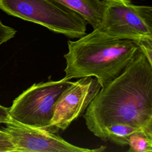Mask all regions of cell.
<instances>
[{"mask_svg": "<svg viewBox=\"0 0 152 152\" xmlns=\"http://www.w3.org/2000/svg\"><path fill=\"white\" fill-rule=\"evenodd\" d=\"M90 131L107 141L106 128L126 124L152 134V63L138 49L123 72L101 88L84 111Z\"/></svg>", "mask_w": 152, "mask_h": 152, "instance_id": "cell-1", "label": "cell"}, {"mask_svg": "<svg viewBox=\"0 0 152 152\" xmlns=\"http://www.w3.org/2000/svg\"><path fill=\"white\" fill-rule=\"evenodd\" d=\"M67 44L64 78L94 77L101 88L123 72L139 49L136 42L112 38L97 28Z\"/></svg>", "mask_w": 152, "mask_h": 152, "instance_id": "cell-2", "label": "cell"}, {"mask_svg": "<svg viewBox=\"0 0 152 152\" xmlns=\"http://www.w3.org/2000/svg\"><path fill=\"white\" fill-rule=\"evenodd\" d=\"M0 9L69 38L86 34L87 21L78 13L53 0H0Z\"/></svg>", "mask_w": 152, "mask_h": 152, "instance_id": "cell-3", "label": "cell"}, {"mask_svg": "<svg viewBox=\"0 0 152 152\" xmlns=\"http://www.w3.org/2000/svg\"><path fill=\"white\" fill-rule=\"evenodd\" d=\"M104 14L97 28L112 38L136 42L152 40V7L131 0H103Z\"/></svg>", "mask_w": 152, "mask_h": 152, "instance_id": "cell-4", "label": "cell"}, {"mask_svg": "<svg viewBox=\"0 0 152 152\" xmlns=\"http://www.w3.org/2000/svg\"><path fill=\"white\" fill-rule=\"evenodd\" d=\"M72 81L62 78L33 84L16 97L8 113L13 119L28 126L47 129L51 122L54 106L63 91Z\"/></svg>", "mask_w": 152, "mask_h": 152, "instance_id": "cell-5", "label": "cell"}, {"mask_svg": "<svg viewBox=\"0 0 152 152\" xmlns=\"http://www.w3.org/2000/svg\"><path fill=\"white\" fill-rule=\"evenodd\" d=\"M101 88L96 78L84 77L72 82L56 100L51 122L46 130L58 133L64 131L84 112Z\"/></svg>", "mask_w": 152, "mask_h": 152, "instance_id": "cell-6", "label": "cell"}, {"mask_svg": "<svg viewBox=\"0 0 152 152\" xmlns=\"http://www.w3.org/2000/svg\"><path fill=\"white\" fill-rule=\"evenodd\" d=\"M3 130L10 137L15 151L101 152L106 147L90 149L74 145L56 133L23 124L10 117Z\"/></svg>", "mask_w": 152, "mask_h": 152, "instance_id": "cell-7", "label": "cell"}, {"mask_svg": "<svg viewBox=\"0 0 152 152\" xmlns=\"http://www.w3.org/2000/svg\"><path fill=\"white\" fill-rule=\"evenodd\" d=\"M80 14L93 29L101 24L104 14L103 0H53Z\"/></svg>", "mask_w": 152, "mask_h": 152, "instance_id": "cell-8", "label": "cell"}, {"mask_svg": "<svg viewBox=\"0 0 152 152\" xmlns=\"http://www.w3.org/2000/svg\"><path fill=\"white\" fill-rule=\"evenodd\" d=\"M143 130L126 124H115L106 128V133L107 140L113 143L120 145H128L130 135L137 131Z\"/></svg>", "mask_w": 152, "mask_h": 152, "instance_id": "cell-9", "label": "cell"}, {"mask_svg": "<svg viewBox=\"0 0 152 152\" xmlns=\"http://www.w3.org/2000/svg\"><path fill=\"white\" fill-rule=\"evenodd\" d=\"M129 152H151L152 134L144 130L132 133L129 138Z\"/></svg>", "mask_w": 152, "mask_h": 152, "instance_id": "cell-10", "label": "cell"}, {"mask_svg": "<svg viewBox=\"0 0 152 152\" xmlns=\"http://www.w3.org/2000/svg\"><path fill=\"white\" fill-rule=\"evenodd\" d=\"M12 151H15V148L10 135L3 129H0V152Z\"/></svg>", "mask_w": 152, "mask_h": 152, "instance_id": "cell-11", "label": "cell"}, {"mask_svg": "<svg viewBox=\"0 0 152 152\" xmlns=\"http://www.w3.org/2000/svg\"><path fill=\"white\" fill-rule=\"evenodd\" d=\"M15 33L14 28L4 25L0 20V45L14 37Z\"/></svg>", "mask_w": 152, "mask_h": 152, "instance_id": "cell-12", "label": "cell"}, {"mask_svg": "<svg viewBox=\"0 0 152 152\" xmlns=\"http://www.w3.org/2000/svg\"><path fill=\"white\" fill-rule=\"evenodd\" d=\"M139 49L144 53L148 60L152 63V40H144L137 42Z\"/></svg>", "mask_w": 152, "mask_h": 152, "instance_id": "cell-13", "label": "cell"}, {"mask_svg": "<svg viewBox=\"0 0 152 152\" xmlns=\"http://www.w3.org/2000/svg\"><path fill=\"white\" fill-rule=\"evenodd\" d=\"M8 109L9 108L0 104V124H5L10 118V116L8 113Z\"/></svg>", "mask_w": 152, "mask_h": 152, "instance_id": "cell-14", "label": "cell"}]
</instances>
